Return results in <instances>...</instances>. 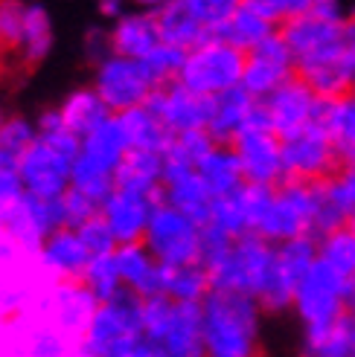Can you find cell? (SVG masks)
Wrapping results in <instances>:
<instances>
[{"mask_svg": "<svg viewBox=\"0 0 355 357\" xmlns=\"http://www.w3.org/2000/svg\"><path fill=\"white\" fill-rule=\"evenodd\" d=\"M207 357H256L262 308L254 296L210 291L201 302Z\"/></svg>", "mask_w": 355, "mask_h": 357, "instance_id": "cell-1", "label": "cell"}, {"mask_svg": "<svg viewBox=\"0 0 355 357\" xmlns=\"http://www.w3.org/2000/svg\"><path fill=\"white\" fill-rule=\"evenodd\" d=\"M347 21L349 12H344L341 3H335V0H312L309 12L297 15L289 24L280 26V35L294 52L297 73L344 59Z\"/></svg>", "mask_w": 355, "mask_h": 357, "instance_id": "cell-2", "label": "cell"}, {"mask_svg": "<svg viewBox=\"0 0 355 357\" xmlns=\"http://www.w3.org/2000/svg\"><path fill=\"white\" fill-rule=\"evenodd\" d=\"M274 256L277 247L259 236L236 238L230 253L210 271L212 291H233L256 299L274 271Z\"/></svg>", "mask_w": 355, "mask_h": 357, "instance_id": "cell-3", "label": "cell"}, {"mask_svg": "<svg viewBox=\"0 0 355 357\" xmlns=\"http://www.w3.org/2000/svg\"><path fill=\"white\" fill-rule=\"evenodd\" d=\"M347 279H341L335 271L324 261H314L312 271L303 276L300 288L294 294V314L303 323V334L309 331H324L332 328L335 323H341L347 317V291H349Z\"/></svg>", "mask_w": 355, "mask_h": 357, "instance_id": "cell-4", "label": "cell"}, {"mask_svg": "<svg viewBox=\"0 0 355 357\" xmlns=\"http://www.w3.org/2000/svg\"><path fill=\"white\" fill-rule=\"evenodd\" d=\"M314 215H317V183L282 181L256 236L271 241L274 247L297 238H314Z\"/></svg>", "mask_w": 355, "mask_h": 357, "instance_id": "cell-5", "label": "cell"}, {"mask_svg": "<svg viewBox=\"0 0 355 357\" xmlns=\"http://www.w3.org/2000/svg\"><path fill=\"white\" fill-rule=\"evenodd\" d=\"M242 73H245V52L233 50L230 44L212 38L207 44H201L198 50L187 52V64L181 82L187 91L216 99L227 91L242 84Z\"/></svg>", "mask_w": 355, "mask_h": 357, "instance_id": "cell-6", "label": "cell"}, {"mask_svg": "<svg viewBox=\"0 0 355 357\" xmlns=\"http://www.w3.org/2000/svg\"><path fill=\"white\" fill-rule=\"evenodd\" d=\"M143 247L154 256L157 264L169 267H189L198 264L201 256V227L189 221L187 215H181L178 209L157 204L152 212V221L146 229Z\"/></svg>", "mask_w": 355, "mask_h": 357, "instance_id": "cell-7", "label": "cell"}, {"mask_svg": "<svg viewBox=\"0 0 355 357\" xmlns=\"http://www.w3.org/2000/svg\"><path fill=\"white\" fill-rule=\"evenodd\" d=\"M317 261V241L314 238H297L277 244L274 271L265 282L262 294L256 296L262 314H282L294 308V294L300 288L303 276L312 271Z\"/></svg>", "mask_w": 355, "mask_h": 357, "instance_id": "cell-8", "label": "cell"}, {"mask_svg": "<svg viewBox=\"0 0 355 357\" xmlns=\"http://www.w3.org/2000/svg\"><path fill=\"white\" fill-rule=\"evenodd\" d=\"M94 91L114 116H122L134 108H143L149 96L154 93V84L143 61L111 56L94 70Z\"/></svg>", "mask_w": 355, "mask_h": 357, "instance_id": "cell-9", "label": "cell"}, {"mask_svg": "<svg viewBox=\"0 0 355 357\" xmlns=\"http://www.w3.org/2000/svg\"><path fill=\"white\" fill-rule=\"evenodd\" d=\"M341 169V157L332 139L309 125L306 131L282 139V172L294 183H324Z\"/></svg>", "mask_w": 355, "mask_h": 357, "instance_id": "cell-10", "label": "cell"}, {"mask_svg": "<svg viewBox=\"0 0 355 357\" xmlns=\"http://www.w3.org/2000/svg\"><path fill=\"white\" fill-rule=\"evenodd\" d=\"M64 229V215H61V201H38L24 195L21 201L6 206L3 215V236L21 250V253L38 256L44 241Z\"/></svg>", "mask_w": 355, "mask_h": 357, "instance_id": "cell-11", "label": "cell"}, {"mask_svg": "<svg viewBox=\"0 0 355 357\" xmlns=\"http://www.w3.org/2000/svg\"><path fill=\"white\" fill-rule=\"evenodd\" d=\"M297 76V61L294 52L289 50L286 38L280 29L265 38L254 52L245 56V73H242V87L251 93L256 102L268 99L274 91H280L286 82Z\"/></svg>", "mask_w": 355, "mask_h": 357, "instance_id": "cell-12", "label": "cell"}, {"mask_svg": "<svg viewBox=\"0 0 355 357\" xmlns=\"http://www.w3.org/2000/svg\"><path fill=\"white\" fill-rule=\"evenodd\" d=\"M212 201L216 198H212L210 189L204 186L198 169L184 163V160L175 154L164 157V204L166 206L178 209L181 215H187L198 227H207Z\"/></svg>", "mask_w": 355, "mask_h": 357, "instance_id": "cell-13", "label": "cell"}, {"mask_svg": "<svg viewBox=\"0 0 355 357\" xmlns=\"http://www.w3.org/2000/svg\"><path fill=\"white\" fill-rule=\"evenodd\" d=\"M146 108L161 119L175 137L187 134V131H207L212 122V99L187 91L181 82L157 87L149 96Z\"/></svg>", "mask_w": 355, "mask_h": 357, "instance_id": "cell-14", "label": "cell"}, {"mask_svg": "<svg viewBox=\"0 0 355 357\" xmlns=\"http://www.w3.org/2000/svg\"><path fill=\"white\" fill-rule=\"evenodd\" d=\"M70 174H73V163L47 149L41 139L21 157L24 195H29V198L61 201L70 192Z\"/></svg>", "mask_w": 355, "mask_h": 357, "instance_id": "cell-15", "label": "cell"}, {"mask_svg": "<svg viewBox=\"0 0 355 357\" xmlns=\"http://www.w3.org/2000/svg\"><path fill=\"white\" fill-rule=\"evenodd\" d=\"M233 151L242 163L245 183L280 186L286 181V172H282V139L274 131L247 128L233 139Z\"/></svg>", "mask_w": 355, "mask_h": 357, "instance_id": "cell-16", "label": "cell"}, {"mask_svg": "<svg viewBox=\"0 0 355 357\" xmlns=\"http://www.w3.org/2000/svg\"><path fill=\"white\" fill-rule=\"evenodd\" d=\"M96 308H99V302L82 282H59V284H52V291L47 296L50 328L61 331L64 337H73L76 346L82 343Z\"/></svg>", "mask_w": 355, "mask_h": 357, "instance_id": "cell-17", "label": "cell"}, {"mask_svg": "<svg viewBox=\"0 0 355 357\" xmlns=\"http://www.w3.org/2000/svg\"><path fill=\"white\" fill-rule=\"evenodd\" d=\"M262 105H265V111H268L271 131L280 139H286L291 134L306 131L312 125L317 96L303 79L294 76L291 82L282 84L280 91H274L268 99H262Z\"/></svg>", "mask_w": 355, "mask_h": 357, "instance_id": "cell-18", "label": "cell"}, {"mask_svg": "<svg viewBox=\"0 0 355 357\" xmlns=\"http://www.w3.org/2000/svg\"><path fill=\"white\" fill-rule=\"evenodd\" d=\"M154 206L157 204L152 198L114 189L111 198L99 206V215H102L105 224H108V229L114 233V238H117L119 247H126V244H143Z\"/></svg>", "mask_w": 355, "mask_h": 357, "instance_id": "cell-19", "label": "cell"}, {"mask_svg": "<svg viewBox=\"0 0 355 357\" xmlns=\"http://www.w3.org/2000/svg\"><path fill=\"white\" fill-rule=\"evenodd\" d=\"M35 261L52 279V284H59V282H82L87 264H91V256H87L85 244L79 241L76 229H59V233H52L44 241Z\"/></svg>", "mask_w": 355, "mask_h": 357, "instance_id": "cell-20", "label": "cell"}, {"mask_svg": "<svg viewBox=\"0 0 355 357\" xmlns=\"http://www.w3.org/2000/svg\"><path fill=\"white\" fill-rule=\"evenodd\" d=\"M146 9L154 12L157 32H161V44L192 52L201 44L212 41L210 32L198 24V17L192 15L189 0H161V3H149Z\"/></svg>", "mask_w": 355, "mask_h": 357, "instance_id": "cell-21", "label": "cell"}, {"mask_svg": "<svg viewBox=\"0 0 355 357\" xmlns=\"http://www.w3.org/2000/svg\"><path fill=\"white\" fill-rule=\"evenodd\" d=\"M117 267H119V276L126 291L137 294L140 299H149V296H166V271L169 267L157 264L154 256L143 244H126V247H117Z\"/></svg>", "mask_w": 355, "mask_h": 357, "instance_id": "cell-22", "label": "cell"}, {"mask_svg": "<svg viewBox=\"0 0 355 357\" xmlns=\"http://www.w3.org/2000/svg\"><path fill=\"white\" fill-rule=\"evenodd\" d=\"M312 125L324 131L344 163H355V93L341 99H317Z\"/></svg>", "mask_w": 355, "mask_h": 357, "instance_id": "cell-23", "label": "cell"}, {"mask_svg": "<svg viewBox=\"0 0 355 357\" xmlns=\"http://www.w3.org/2000/svg\"><path fill=\"white\" fill-rule=\"evenodd\" d=\"M111 44L114 56L143 61L146 56L161 47V32H157V21L152 9H131L111 24Z\"/></svg>", "mask_w": 355, "mask_h": 357, "instance_id": "cell-24", "label": "cell"}, {"mask_svg": "<svg viewBox=\"0 0 355 357\" xmlns=\"http://www.w3.org/2000/svg\"><path fill=\"white\" fill-rule=\"evenodd\" d=\"M117 189L164 204V154L131 149L117 169Z\"/></svg>", "mask_w": 355, "mask_h": 357, "instance_id": "cell-25", "label": "cell"}, {"mask_svg": "<svg viewBox=\"0 0 355 357\" xmlns=\"http://www.w3.org/2000/svg\"><path fill=\"white\" fill-rule=\"evenodd\" d=\"M161 349L166 357H207L201 305H175Z\"/></svg>", "mask_w": 355, "mask_h": 357, "instance_id": "cell-26", "label": "cell"}, {"mask_svg": "<svg viewBox=\"0 0 355 357\" xmlns=\"http://www.w3.org/2000/svg\"><path fill=\"white\" fill-rule=\"evenodd\" d=\"M256 99L245 91V87H233L222 96L212 99V122H210V134L219 146H233V139L247 128Z\"/></svg>", "mask_w": 355, "mask_h": 357, "instance_id": "cell-27", "label": "cell"}, {"mask_svg": "<svg viewBox=\"0 0 355 357\" xmlns=\"http://www.w3.org/2000/svg\"><path fill=\"white\" fill-rule=\"evenodd\" d=\"M59 111L64 116L67 131H73L79 139L91 137L105 119H111L114 114L105 108V102L99 99V93L94 91V84L87 87H76L64 96V102L59 105Z\"/></svg>", "mask_w": 355, "mask_h": 357, "instance_id": "cell-28", "label": "cell"}, {"mask_svg": "<svg viewBox=\"0 0 355 357\" xmlns=\"http://www.w3.org/2000/svg\"><path fill=\"white\" fill-rule=\"evenodd\" d=\"M195 169H198L212 198H227V195H236L245 186V172L233 146H216Z\"/></svg>", "mask_w": 355, "mask_h": 357, "instance_id": "cell-29", "label": "cell"}, {"mask_svg": "<svg viewBox=\"0 0 355 357\" xmlns=\"http://www.w3.org/2000/svg\"><path fill=\"white\" fill-rule=\"evenodd\" d=\"M274 32H277V26H271L262 15H256L247 0H239L236 12L230 15V21L219 32V41L230 44L233 50H239V52L247 56V52H254L265 38H271Z\"/></svg>", "mask_w": 355, "mask_h": 357, "instance_id": "cell-30", "label": "cell"}, {"mask_svg": "<svg viewBox=\"0 0 355 357\" xmlns=\"http://www.w3.org/2000/svg\"><path fill=\"white\" fill-rule=\"evenodd\" d=\"M119 122H122V131H126L131 149L154 151V154L166 157V151L172 149V142H175V134L146 108V105L143 108H134L129 114H122Z\"/></svg>", "mask_w": 355, "mask_h": 357, "instance_id": "cell-31", "label": "cell"}, {"mask_svg": "<svg viewBox=\"0 0 355 357\" xmlns=\"http://www.w3.org/2000/svg\"><path fill=\"white\" fill-rule=\"evenodd\" d=\"M56 41V32H52V17L47 12V6L41 3H27L24 9V32H21V61L24 64H41Z\"/></svg>", "mask_w": 355, "mask_h": 357, "instance_id": "cell-32", "label": "cell"}, {"mask_svg": "<svg viewBox=\"0 0 355 357\" xmlns=\"http://www.w3.org/2000/svg\"><path fill=\"white\" fill-rule=\"evenodd\" d=\"M129 151H131V146H129L126 131H122L119 116L105 119L91 137H85V139H82V154L94 157L96 163L108 166L111 172L119 169V163L126 160Z\"/></svg>", "mask_w": 355, "mask_h": 357, "instance_id": "cell-33", "label": "cell"}, {"mask_svg": "<svg viewBox=\"0 0 355 357\" xmlns=\"http://www.w3.org/2000/svg\"><path fill=\"white\" fill-rule=\"evenodd\" d=\"M300 357H355V317L347 314L332 328L303 334Z\"/></svg>", "mask_w": 355, "mask_h": 357, "instance_id": "cell-34", "label": "cell"}, {"mask_svg": "<svg viewBox=\"0 0 355 357\" xmlns=\"http://www.w3.org/2000/svg\"><path fill=\"white\" fill-rule=\"evenodd\" d=\"M70 189L82 192L85 198H91L94 204L102 206L117 189V172L96 163L94 157L79 154L76 163H73V174H70Z\"/></svg>", "mask_w": 355, "mask_h": 357, "instance_id": "cell-35", "label": "cell"}, {"mask_svg": "<svg viewBox=\"0 0 355 357\" xmlns=\"http://www.w3.org/2000/svg\"><path fill=\"white\" fill-rule=\"evenodd\" d=\"M210 291H212V282L201 264L166 271V291L164 294L175 302V305H201V302L210 296Z\"/></svg>", "mask_w": 355, "mask_h": 357, "instance_id": "cell-36", "label": "cell"}, {"mask_svg": "<svg viewBox=\"0 0 355 357\" xmlns=\"http://www.w3.org/2000/svg\"><path fill=\"white\" fill-rule=\"evenodd\" d=\"M317 261H324L341 279L355 282V233L352 229L341 227L335 233L317 238Z\"/></svg>", "mask_w": 355, "mask_h": 357, "instance_id": "cell-37", "label": "cell"}, {"mask_svg": "<svg viewBox=\"0 0 355 357\" xmlns=\"http://www.w3.org/2000/svg\"><path fill=\"white\" fill-rule=\"evenodd\" d=\"M82 284L94 294V299L99 302V305L117 299L122 291H126V284H122V276H119V267H117V259L114 256L91 259V264H87V271L82 276Z\"/></svg>", "mask_w": 355, "mask_h": 357, "instance_id": "cell-38", "label": "cell"}, {"mask_svg": "<svg viewBox=\"0 0 355 357\" xmlns=\"http://www.w3.org/2000/svg\"><path fill=\"white\" fill-rule=\"evenodd\" d=\"M184 64H187V52L184 50H175L169 44H161L152 56L143 59V67H146V73L154 84V91L157 87H166V84H175L178 79H181L184 73Z\"/></svg>", "mask_w": 355, "mask_h": 357, "instance_id": "cell-39", "label": "cell"}, {"mask_svg": "<svg viewBox=\"0 0 355 357\" xmlns=\"http://www.w3.org/2000/svg\"><path fill=\"white\" fill-rule=\"evenodd\" d=\"M35 142H38V128H35V119L27 116H6L3 125H0V149L15 154V157H24Z\"/></svg>", "mask_w": 355, "mask_h": 357, "instance_id": "cell-40", "label": "cell"}, {"mask_svg": "<svg viewBox=\"0 0 355 357\" xmlns=\"http://www.w3.org/2000/svg\"><path fill=\"white\" fill-rule=\"evenodd\" d=\"M210 227L222 229L224 236L230 238H242V236H251V229H247V218L242 212V204L236 195H227V198H216L212 201V212H210Z\"/></svg>", "mask_w": 355, "mask_h": 357, "instance_id": "cell-41", "label": "cell"}, {"mask_svg": "<svg viewBox=\"0 0 355 357\" xmlns=\"http://www.w3.org/2000/svg\"><path fill=\"white\" fill-rule=\"evenodd\" d=\"M274 195H277V186H256V183H245L236 192V198L242 204V212L247 218V229H251V236H256L259 224L265 221V215H268Z\"/></svg>", "mask_w": 355, "mask_h": 357, "instance_id": "cell-42", "label": "cell"}, {"mask_svg": "<svg viewBox=\"0 0 355 357\" xmlns=\"http://www.w3.org/2000/svg\"><path fill=\"white\" fill-rule=\"evenodd\" d=\"M175 311V302L169 296H149L143 299V337L154 346L164 343V334L169 328V319Z\"/></svg>", "mask_w": 355, "mask_h": 357, "instance_id": "cell-43", "label": "cell"}, {"mask_svg": "<svg viewBox=\"0 0 355 357\" xmlns=\"http://www.w3.org/2000/svg\"><path fill=\"white\" fill-rule=\"evenodd\" d=\"M236 6H239V0H189L192 15L210 32V38H219V32L230 21V15L236 12Z\"/></svg>", "mask_w": 355, "mask_h": 357, "instance_id": "cell-44", "label": "cell"}, {"mask_svg": "<svg viewBox=\"0 0 355 357\" xmlns=\"http://www.w3.org/2000/svg\"><path fill=\"white\" fill-rule=\"evenodd\" d=\"M76 236H79V241L85 244V250H87V256H91V259L114 256L117 247H119L117 238H114V233L108 229V224L102 221V215H96L94 221L82 224V227L76 229Z\"/></svg>", "mask_w": 355, "mask_h": 357, "instance_id": "cell-45", "label": "cell"}, {"mask_svg": "<svg viewBox=\"0 0 355 357\" xmlns=\"http://www.w3.org/2000/svg\"><path fill=\"white\" fill-rule=\"evenodd\" d=\"M219 142L212 139V134L210 131H187V134H178L175 137V142H172V149L166 151V154H175V157H181L184 163H189V166H198L201 160L216 149Z\"/></svg>", "mask_w": 355, "mask_h": 357, "instance_id": "cell-46", "label": "cell"}, {"mask_svg": "<svg viewBox=\"0 0 355 357\" xmlns=\"http://www.w3.org/2000/svg\"><path fill=\"white\" fill-rule=\"evenodd\" d=\"M324 186H326V195L332 198V204L349 218L355 212V163H344L338 169V174L329 177Z\"/></svg>", "mask_w": 355, "mask_h": 357, "instance_id": "cell-47", "label": "cell"}, {"mask_svg": "<svg viewBox=\"0 0 355 357\" xmlns=\"http://www.w3.org/2000/svg\"><path fill=\"white\" fill-rule=\"evenodd\" d=\"M24 9H27V3L0 0V50H21Z\"/></svg>", "mask_w": 355, "mask_h": 357, "instance_id": "cell-48", "label": "cell"}, {"mask_svg": "<svg viewBox=\"0 0 355 357\" xmlns=\"http://www.w3.org/2000/svg\"><path fill=\"white\" fill-rule=\"evenodd\" d=\"M24 198V181H21V157L0 149V204L9 206Z\"/></svg>", "mask_w": 355, "mask_h": 357, "instance_id": "cell-49", "label": "cell"}, {"mask_svg": "<svg viewBox=\"0 0 355 357\" xmlns=\"http://www.w3.org/2000/svg\"><path fill=\"white\" fill-rule=\"evenodd\" d=\"M61 215H64V229H79L82 224L94 221L99 215V204L85 198V195L76 189H70L61 198Z\"/></svg>", "mask_w": 355, "mask_h": 357, "instance_id": "cell-50", "label": "cell"}, {"mask_svg": "<svg viewBox=\"0 0 355 357\" xmlns=\"http://www.w3.org/2000/svg\"><path fill=\"white\" fill-rule=\"evenodd\" d=\"M230 247H233V238L224 236L222 229L210 227V224L201 227V256H198V264L210 273L212 267H216V264L230 253Z\"/></svg>", "mask_w": 355, "mask_h": 357, "instance_id": "cell-51", "label": "cell"}, {"mask_svg": "<svg viewBox=\"0 0 355 357\" xmlns=\"http://www.w3.org/2000/svg\"><path fill=\"white\" fill-rule=\"evenodd\" d=\"M82 52L85 59L94 64V70L108 61L114 56V44H111V29H102V26H91L85 32V41H82Z\"/></svg>", "mask_w": 355, "mask_h": 357, "instance_id": "cell-52", "label": "cell"}, {"mask_svg": "<svg viewBox=\"0 0 355 357\" xmlns=\"http://www.w3.org/2000/svg\"><path fill=\"white\" fill-rule=\"evenodd\" d=\"M29 357H67V337L56 328H44L32 337Z\"/></svg>", "mask_w": 355, "mask_h": 357, "instance_id": "cell-53", "label": "cell"}, {"mask_svg": "<svg viewBox=\"0 0 355 357\" xmlns=\"http://www.w3.org/2000/svg\"><path fill=\"white\" fill-rule=\"evenodd\" d=\"M47 149H52L59 157H64V160H70V163H76V157L82 154V139L73 134V131H67V128H61V131H56V134H44V137H38Z\"/></svg>", "mask_w": 355, "mask_h": 357, "instance_id": "cell-54", "label": "cell"}, {"mask_svg": "<svg viewBox=\"0 0 355 357\" xmlns=\"http://www.w3.org/2000/svg\"><path fill=\"white\" fill-rule=\"evenodd\" d=\"M35 128H38V137H44V134H56V131L67 128V125H64V116L59 108H47L35 119Z\"/></svg>", "mask_w": 355, "mask_h": 357, "instance_id": "cell-55", "label": "cell"}, {"mask_svg": "<svg viewBox=\"0 0 355 357\" xmlns=\"http://www.w3.org/2000/svg\"><path fill=\"white\" fill-rule=\"evenodd\" d=\"M96 9H99V15H102V17H108L111 24H117L119 17L126 15V6H122L119 0H99V3H96Z\"/></svg>", "mask_w": 355, "mask_h": 357, "instance_id": "cell-56", "label": "cell"}, {"mask_svg": "<svg viewBox=\"0 0 355 357\" xmlns=\"http://www.w3.org/2000/svg\"><path fill=\"white\" fill-rule=\"evenodd\" d=\"M344 59L352 67V73H355V21L352 17L347 21V32H344Z\"/></svg>", "mask_w": 355, "mask_h": 357, "instance_id": "cell-57", "label": "cell"}, {"mask_svg": "<svg viewBox=\"0 0 355 357\" xmlns=\"http://www.w3.org/2000/svg\"><path fill=\"white\" fill-rule=\"evenodd\" d=\"M347 314L355 317V282L349 284V291H347Z\"/></svg>", "mask_w": 355, "mask_h": 357, "instance_id": "cell-58", "label": "cell"}, {"mask_svg": "<svg viewBox=\"0 0 355 357\" xmlns=\"http://www.w3.org/2000/svg\"><path fill=\"white\" fill-rule=\"evenodd\" d=\"M349 229H352V233H355V212H352V215H349V224H347Z\"/></svg>", "mask_w": 355, "mask_h": 357, "instance_id": "cell-59", "label": "cell"}, {"mask_svg": "<svg viewBox=\"0 0 355 357\" xmlns=\"http://www.w3.org/2000/svg\"><path fill=\"white\" fill-rule=\"evenodd\" d=\"M6 116H9V114H6L3 108H0V125H3V119H6Z\"/></svg>", "mask_w": 355, "mask_h": 357, "instance_id": "cell-60", "label": "cell"}, {"mask_svg": "<svg viewBox=\"0 0 355 357\" xmlns=\"http://www.w3.org/2000/svg\"><path fill=\"white\" fill-rule=\"evenodd\" d=\"M349 17H352V21H355V9H352V12H349Z\"/></svg>", "mask_w": 355, "mask_h": 357, "instance_id": "cell-61", "label": "cell"}]
</instances>
